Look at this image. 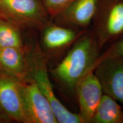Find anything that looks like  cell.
I'll list each match as a JSON object with an SVG mask.
<instances>
[{"label":"cell","instance_id":"6da1fadb","mask_svg":"<svg viewBox=\"0 0 123 123\" xmlns=\"http://www.w3.org/2000/svg\"><path fill=\"white\" fill-rule=\"evenodd\" d=\"M98 49L95 37H85L72 47L60 64L51 71L52 76L65 88L75 90L80 79L92 71L98 58Z\"/></svg>","mask_w":123,"mask_h":123},{"label":"cell","instance_id":"7a4b0ae2","mask_svg":"<svg viewBox=\"0 0 123 123\" xmlns=\"http://www.w3.org/2000/svg\"><path fill=\"white\" fill-rule=\"evenodd\" d=\"M91 25L99 49L123 37V0H98Z\"/></svg>","mask_w":123,"mask_h":123},{"label":"cell","instance_id":"3957f363","mask_svg":"<svg viewBox=\"0 0 123 123\" xmlns=\"http://www.w3.org/2000/svg\"><path fill=\"white\" fill-rule=\"evenodd\" d=\"M0 19L21 28L43 29L51 22L41 0H0Z\"/></svg>","mask_w":123,"mask_h":123},{"label":"cell","instance_id":"277c9868","mask_svg":"<svg viewBox=\"0 0 123 123\" xmlns=\"http://www.w3.org/2000/svg\"><path fill=\"white\" fill-rule=\"evenodd\" d=\"M27 62V76L39 87L52 108L58 123H81L79 115L72 113L57 99L54 92L47 69L46 58L39 50L34 52Z\"/></svg>","mask_w":123,"mask_h":123},{"label":"cell","instance_id":"5b68a950","mask_svg":"<svg viewBox=\"0 0 123 123\" xmlns=\"http://www.w3.org/2000/svg\"><path fill=\"white\" fill-rule=\"evenodd\" d=\"M19 82L29 123H57L50 103L35 81L26 76Z\"/></svg>","mask_w":123,"mask_h":123},{"label":"cell","instance_id":"8992f818","mask_svg":"<svg viewBox=\"0 0 123 123\" xmlns=\"http://www.w3.org/2000/svg\"><path fill=\"white\" fill-rule=\"evenodd\" d=\"M0 116L29 123L25 111L19 80L0 71Z\"/></svg>","mask_w":123,"mask_h":123},{"label":"cell","instance_id":"52a82bcc","mask_svg":"<svg viewBox=\"0 0 123 123\" xmlns=\"http://www.w3.org/2000/svg\"><path fill=\"white\" fill-rule=\"evenodd\" d=\"M75 90L79 100V116L81 123H91L103 95L102 87L95 74L88 72L77 83Z\"/></svg>","mask_w":123,"mask_h":123},{"label":"cell","instance_id":"ba28073f","mask_svg":"<svg viewBox=\"0 0 123 123\" xmlns=\"http://www.w3.org/2000/svg\"><path fill=\"white\" fill-rule=\"evenodd\" d=\"M95 74L104 93L123 105V58H111L101 62Z\"/></svg>","mask_w":123,"mask_h":123},{"label":"cell","instance_id":"9c48e42d","mask_svg":"<svg viewBox=\"0 0 123 123\" xmlns=\"http://www.w3.org/2000/svg\"><path fill=\"white\" fill-rule=\"evenodd\" d=\"M98 0H75L51 20L62 26L74 29L91 25Z\"/></svg>","mask_w":123,"mask_h":123},{"label":"cell","instance_id":"30bf717a","mask_svg":"<svg viewBox=\"0 0 123 123\" xmlns=\"http://www.w3.org/2000/svg\"><path fill=\"white\" fill-rule=\"evenodd\" d=\"M0 71L18 80L26 78L27 62L23 49L2 47L0 51Z\"/></svg>","mask_w":123,"mask_h":123},{"label":"cell","instance_id":"8fae6325","mask_svg":"<svg viewBox=\"0 0 123 123\" xmlns=\"http://www.w3.org/2000/svg\"><path fill=\"white\" fill-rule=\"evenodd\" d=\"M43 44L46 49L55 50L68 45L76 37L74 29L50 22L43 29Z\"/></svg>","mask_w":123,"mask_h":123},{"label":"cell","instance_id":"7c38bea8","mask_svg":"<svg viewBox=\"0 0 123 123\" xmlns=\"http://www.w3.org/2000/svg\"><path fill=\"white\" fill-rule=\"evenodd\" d=\"M93 123H123V110L120 104L109 95H103L92 117Z\"/></svg>","mask_w":123,"mask_h":123},{"label":"cell","instance_id":"4fadbf2b","mask_svg":"<svg viewBox=\"0 0 123 123\" xmlns=\"http://www.w3.org/2000/svg\"><path fill=\"white\" fill-rule=\"evenodd\" d=\"M19 27L0 19V45L2 47H17L23 49Z\"/></svg>","mask_w":123,"mask_h":123},{"label":"cell","instance_id":"5bb4252c","mask_svg":"<svg viewBox=\"0 0 123 123\" xmlns=\"http://www.w3.org/2000/svg\"><path fill=\"white\" fill-rule=\"evenodd\" d=\"M46 12L52 19L75 0H41Z\"/></svg>","mask_w":123,"mask_h":123},{"label":"cell","instance_id":"9a60e30c","mask_svg":"<svg viewBox=\"0 0 123 123\" xmlns=\"http://www.w3.org/2000/svg\"><path fill=\"white\" fill-rule=\"evenodd\" d=\"M111 58H123V37L116 41L108 51L105 56L99 62H101Z\"/></svg>","mask_w":123,"mask_h":123},{"label":"cell","instance_id":"2e32d148","mask_svg":"<svg viewBox=\"0 0 123 123\" xmlns=\"http://www.w3.org/2000/svg\"><path fill=\"white\" fill-rule=\"evenodd\" d=\"M1 49H2V47H1V46L0 45V51H1Z\"/></svg>","mask_w":123,"mask_h":123}]
</instances>
